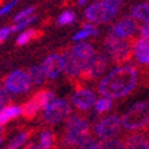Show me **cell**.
Segmentation results:
<instances>
[{"instance_id": "obj_1", "label": "cell", "mask_w": 149, "mask_h": 149, "mask_svg": "<svg viewBox=\"0 0 149 149\" xmlns=\"http://www.w3.org/2000/svg\"><path fill=\"white\" fill-rule=\"evenodd\" d=\"M139 83V71L132 65H118L101 77L98 82V93L111 100L128 97Z\"/></svg>"}, {"instance_id": "obj_2", "label": "cell", "mask_w": 149, "mask_h": 149, "mask_svg": "<svg viewBox=\"0 0 149 149\" xmlns=\"http://www.w3.org/2000/svg\"><path fill=\"white\" fill-rule=\"evenodd\" d=\"M122 0H97L85 8L83 17L95 24L109 23L122 8Z\"/></svg>"}, {"instance_id": "obj_3", "label": "cell", "mask_w": 149, "mask_h": 149, "mask_svg": "<svg viewBox=\"0 0 149 149\" xmlns=\"http://www.w3.org/2000/svg\"><path fill=\"white\" fill-rule=\"evenodd\" d=\"M90 136L89 120L81 114H70L65 121V136L63 142L69 146L79 148L85 140Z\"/></svg>"}, {"instance_id": "obj_4", "label": "cell", "mask_w": 149, "mask_h": 149, "mask_svg": "<svg viewBox=\"0 0 149 149\" xmlns=\"http://www.w3.org/2000/svg\"><path fill=\"white\" fill-rule=\"evenodd\" d=\"M122 128L129 132L145 129L149 125V101L133 104L121 117Z\"/></svg>"}, {"instance_id": "obj_5", "label": "cell", "mask_w": 149, "mask_h": 149, "mask_svg": "<svg viewBox=\"0 0 149 149\" xmlns=\"http://www.w3.org/2000/svg\"><path fill=\"white\" fill-rule=\"evenodd\" d=\"M71 102L65 98L51 97L42 108V120L47 125H58L65 122L71 114Z\"/></svg>"}, {"instance_id": "obj_6", "label": "cell", "mask_w": 149, "mask_h": 149, "mask_svg": "<svg viewBox=\"0 0 149 149\" xmlns=\"http://www.w3.org/2000/svg\"><path fill=\"white\" fill-rule=\"evenodd\" d=\"M121 129H122L121 117L116 114H108L94 122L93 134L94 137H97L102 142L117 137L120 134V132H121Z\"/></svg>"}, {"instance_id": "obj_7", "label": "cell", "mask_w": 149, "mask_h": 149, "mask_svg": "<svg viewBox=\"0 0 149 149\" xmlns=\"http://www.w3.org/2000/svg\"><path fill=\"white\" fill-rule=\"evenodd\" d=\"M104 50L110 61L116 63H124L132 55V45L128 42V39L117 38L110 34L104 42Z\"/></svg>"}, {"instance_id": "obj_8", "label": "cell", "mask_w": 149, "mask_h": 149, "mask_svg": "<svg viewBox=\"0 0 149 149\" xmlns=\"http://www.w3.org/2000/svg\"><path fill=\"white\" fill-rule=\"evenodd\" d=\"M3 86L10 95H23V94L30 91L32 82L30 75H28V71L14 70L6 77Z\"/></svg>"}, {"instance_id": "obj_9", "label": "cell", "mask_w": 149, "mask_h": 149, "mask_svg": "<svg viewBox=\"0 0 149 149\" xmlns=\"http://www.w3.org/2000/svg\"><path fill=\"white\" fill-rule=\"evenodd\" d=\"M95 101H97L95 91L86 86H81L75 89L70 98L71 105L79 111H89L90 109H93Z\"/></svg>"}, {"instance_id": "obj_10", "label": "cell", "mask_w": 149, "mask_h": 149, "mask_svg": "<svg viewBox=\"0 0 149 149\" xmlns=\"http://www.w3.org/2000/svg\"><path fill=\"white\" fill-rule=\"evenodd\" d=\"M69 52L74 56V59L77 62L79 63V66L83 70V74H85L89 65H90L91 59L94 58L97 51L93 47V45L87 43L86 40H83V42H75V45L69 50Z\"/></svg>"}, {"instance_id": "obj_11", "label": "cell", "mask_w": 149, "mask_h": 149, "mask_svg": "<svg viewBox=\"0 0 149 149\" xmlns=\"http://www.w3.org/2000/svg\"><path fill=\"white\" fill-rule=\"evenodd\" d=\"M47 79H56L61 74L65 73V55L52 52L47 55L40 63Z\"/></svg>"}, {"instance_id": "obj_12", "label": "cell", "mask_w": 149, "mask_h": 149, "mask_svg": "<svg viewBox=\"0 0 149 149\" xmlns=\"http://www.w3.org/2000/svg\"><path fill=\"white\" fill-rule=\"evenodd\" d=\"M136 32H139L137 20L133 19L132 16H126L116 22L114 24L110 27L109 34L113 35V36H117V38L129 39V38H132Z\"/></svg>"}, {"instance_id": "obj_13", "label": "cell", "mask_w": 149, "mask_h": 149, "mask_svg": "<svg viewBox=\"0 0 149 149\" xmlns=\"http://www.w3.org/2000/svg\"><path fill=\"white\" fill-rule=\"evenodd\" d=\"M55 94L50 90H43L39 91L34 98H31L30 101H27L22 108H23V116L27 118H32L38 114L39 111H42V108L45 106V104L50 100L51 97H54Z\"/></svg>"}, {"instance_id": "obj_14", "label": "cell", "mask_w": 149, "mask_h": 149, "mask_svg": "<svg viewBox=\"0 0 149 149\" xmlns=\"http://www.w3.org/2000/svg\"><path fill=\"white\" fill-rule=\"evenodd\" d=\"M109 58L106 54H102V52H95V55L94 58L91 59L90 65L87 67L86 73L83 74V75H86L89 79H94V78H101V77H104L105 73H106V70L109 67Z\"/></svg>"}, {"instance_id": "obj_15", "label": "cell", "mask_w": 149, "mask_h": 149, "mask_svg": "<svg viewBox=\"0 0 149 149\" xmlns=\"http://www.w3.org/2000/svg\"><path fill=\"white\" fill-rule=\"evenodd\" d=\"M132 55L142 66H149V40L139 38L132 45Z\"/></svg>"}, {"instance_id": "obj_16", "label": "cell", "mask_w": 149, "mask_h": 149, "mask_svg": "<svg viewBox=\"0 0 149 149\" xmlns=\"http://www.w3.org/2000/svg\"><path fill=\"white\" fill-rule=\"evenodd\" d=\"M35 144H30L28 148H34V149H49L54 146L55 142V137L54 133L50 129H43L38 133V137L35 140Z\"/></svg>"}, {"instance_id": "obj_17", "label": "cell", "mask_w": 149, "mask_h": 149, "mask_svg": "<svg viewBox=\"0 0 149 149\" xmlns=\"http://www.w3.org/2000/svg\"><path fill=\"white\" fill-rule=\"evenodd\" d=\"M63 55H65V74H66L69 78H73V79L82 77L83 70H82V67L79 66V63L74 59V56L71 55L69 51H66Z\"/></svg>"}, {"instance_id": "obj_18", "label": "cell", "mask_w": 149, "mask_h": 149, "mask_svg": "<svg viewBox=\"0 0 149 149\" xmlns=\"http://www.w3.org/2000/svg\"><path fill=\"white\" fill-rule=\"evenodd\" d=\"M23 116V108L17 105H4L0 109V125H6L15 118Z\"/></svg>"}, {"instance_id": "obj_19", "label": "cell", "mask_w": 149, "mask_h": 149, "mask_svg": "<svg viewBox=\"0 0 149 149\" xmlns=\"http://www.w3.org/2000/svg\"><path fill=\"white\" fill-rule=\"evenodd\" d=\"M98 35V28L95 26V23H91V22H87L83 24L82 28H79L75 34L73 35V42H83L89 38H94Z\"/></svg>"}, {"instance_id": "obj_20", "label": "cell", "mask_w": 149, "mask_h": 149, "mask_svg": "<svg viewBox=\"0 0 149 149\" xmlns=\"http://www.w3.org/2000/svg\"><path fill=\"white\" fill-rule=\"evenodd\" d=\"M125 146L132 149H149V139L142 133H132L126 139Z\"/></svg>"}, {"instance_id": "obj_21", "label": "cell", "mask_w": 149, "mask_h": 149, "mask_svg": "<svg viewBox=\"0 0 149 149\" xmlns=\"http://www.w3.org/2000/svg\"><path fill=\"white\" fill-rule=\"evenodd\" d=\"M130 16L137 22H144L149 19V1H142L133 6L130 10Z\"/></svg>"}, {"instance_id": "obj_22", "label": "cell", "mask_w": 149, "mask_h": 149, "mask_svg": "<svg viewBox=\"0 0 149 149\" xmlns=\"http://www.w3.org/2000/svg\"><path fill=\"white\" fill-rule=\"evenodd\" d=\"M27 71H28V75L31 78V82L34 86H42V85L46 82V79H47V77H46V74L40 65H39V66H36V65L31 66Z\"/></svg>"}, {"instance_id": "obj_23", "label": "cell", "mask_w": 149, "mask_h": 149, "mask_svg": "<svg viewBox=\"0 0 149 149\" xmlns=\"http://www.w3.org/2000/svg\"><path fill=\"white\" fill-rule=\"evenodd\" d=\"M113 108V100L105 95H101L100 98H97L95 104H94V110L97 114H106L108 111L111 110Z\"/></svg>"}, {"instance_id": "obj_24", "label": "cell", "mask_w": 149, "mask_h": 149, "mask_svg": "<svg viewBox=\"0 0 149 149\" xmlns=\"http://www.w3.org/2000/svg\"><path fill=\"white\" fill-rule=\"evenodd\" d=\"M28 139H30V133L26 132V130H22V132L16 133V134L11 139V141L8 142L7 148L10 149H19V148H23L28 142Z\"/></svg>"}, {"instance_id": "obj_25", "label": "cell", "mask_w": 149, "mask_h": 149, "mask_svg": "<svg viewBox=\"0 0 149 149\" xmlns=\"http://www.w3.org/2000/svg\"><path fill=\"white\" fill-rule=\"evenodd\" d=\"M36 20V15H31V16L26 17V19H23V20H19V22H15L14 26H12V32H19L23 31V30H26L27 27H30V26L34 23V22Z\"/></svg>"}, {"instance_id": "obj_26", "label": "cell", "mask_w": 149, "mask_h": 149, "mask_svg": "<svg viewBox=\"0 0 149 149\" xmlns=\"http://www.w3.org/2000/svg\"><path fill=\"white\" fill-rule=\"evenodd\" d=\"M35 36V31L34 30H23V31L19 32V35H17V38H16V45L17 46H24L27 45L28 42L31 40L32 38Z\"/></svg>"}, {"instance_id": "obj_27", "label": "cell", "mask_w": 149, "mask_h": 149, "mask_svg": "<svg viewBox=\"0 0 149 149\" xmlns=\"http://www.w3.org/2000/svg\"><path fill=\"white\" fill-rule=\"evenodd\" d=\"M75 14H74L73 11H63L62 14L58 16V26H69L71 24L74 20H75Z\"/></svg>"}, {"instance_id": "obj_28", "label": "cell", "mask_w": 149, "mask_h": 149, "mask_svg": "<svg viewBox=\"0 0 149 149\" xmlns=\"http://www.w3.org/2000/svg\"><path fill=\"white\" fill-rule=\"evenodd\" d=\"M101 148H126L125 144H122L121 140H117V137L108 141H102L101 142Z\"/></svg>"}, {"instance_id": "obj_29", "label": "cell", "mask_w": 149, "mask_h": 149, "mask_svg": "<svg viewBox=\"0 0 149 149\" xmlns=\"http://www.w3.org/2000/svg\"><path fill=\"white\" fill-rule=\"evenodd\" d=\"M31 15H34V7L24 8V10H22L20 12H17V14L14 16V23L15 22H19V20H23V19L31 16Z\"/></svg>"}, {"instance_id": "obj_30", "label": "cell", "mask_w": 149, "mask_h": 149, "mask_svg": "<svg viewBox=\"0 0 149 149\" xmlns=\"http://www.w3.org/2000/svg\"><path fill=\"white\" fill-rule=\"evenodd\" d=\"M139 35H140V38L149 40V19L141 22V26L139 27Z\"/></svg>"}, {"instance_id": "obj_31", "label": "cell", "mask_w": 149, "mask_h": 149, "mask_svg": "<svg viewBox=\"0 0 149 149\" xmlns=\"http://www.w3.org/2000/svg\"><path fill=\"white\" fill-rule=\"evenodd\" d=\"M17 4V0H11L10 3H7V4H4V6H1L0 7V19L3 16H6L7 14H10L11 11L14 10V7Z\"/></svg>"}, {"instance_id": "obj_32", "label": "cell", "mask_w": 149, "mask_h": 149, "mask_svg": "<svg viewBox=\"0 0 149 149\" xmlns=\"http://www.w3.org/2000/svg\"><path fill=\"white\" fill-rule=\"evenodd\" d=\"M12 32V28L11 27H7V26H3V27H0V43L4 42L6 39L8 38Z\"/></svg>"}, {"instance_id": "obj_33", "label": "cell", "mask_w": 149, "mask_h": 149, "mask_svg": "<svg viewBox=\"0 0 149 149\" xmlns=\"http://www.w3.org/2000/svg\"><path fill=\"white\" fill-rule=\"evenodd\" d=\"M8 97H10V94L7 93V90L3 87H0V109L3 108L4 105H7V101H8Z\"/></svg>"}, {"instance_id": "obj_34", "label": "cell", "mask_w": 149, "mask_h": 149, "mask_svg": "<svg viewBox=\"0 0 149 149\" xmlns=\"http://www.w3.org/2000/svg\"><path fill=\"white\" fill-rule=\"evenodd\" d=\"M3 142V125H0V145Z\"/></svg>"}, {"instance_id": "obj_35", "label": "cell", "mask_w": 149, "mask_h": 149, "mask_svg": "<svg viewBox=\"0 0 149 149\" xmlns=\"http://www.w3.org/2000/svg\"><path fill=\"white\" fill-rule=\"evenodd\" d=\"M87 1H89V0H78V4H79V6H85Z\"/></svg>"}]
</instances>
